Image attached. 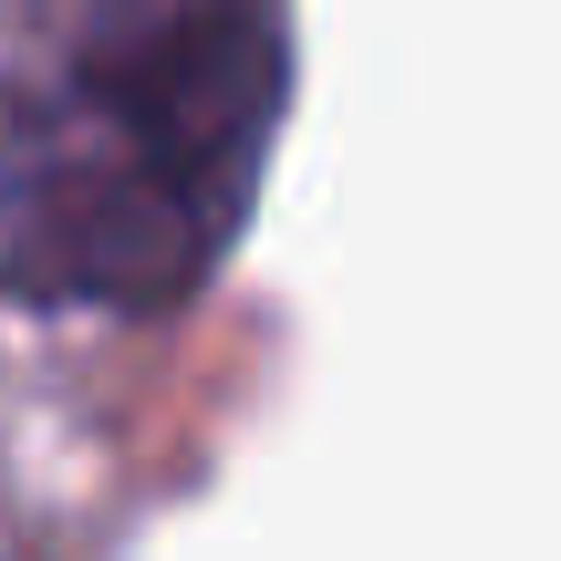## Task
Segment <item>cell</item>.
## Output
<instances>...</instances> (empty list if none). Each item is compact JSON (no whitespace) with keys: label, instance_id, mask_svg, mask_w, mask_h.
Here are the masks:
<instances>
[{"label":"cell","instance_id":"obj_1","mask_svg":"<svg viewBox=\"0 0 561 561\" xmlns=\"http://www.w3.org/2000/svg\"><path fill=\"white\" fill-rule=\"evenodd\" d=\"M280 73V0H73L0 136L11 291L94 312L198 291L261 198Z\"/></svg>","mask_w":561,"mask_h":561}]
</instances>
